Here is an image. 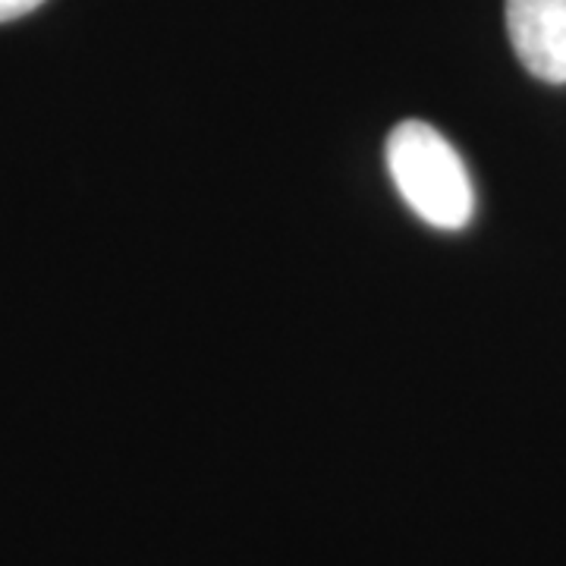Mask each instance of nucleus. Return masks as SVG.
I'll return each instance as SVG.
<instances>
[{
  "label": "nucleus",
  "mask_w": 566,
  "mask_h": 566,
  "mask_svg": "<svg viewBox=\"0 0 566 566\" xmlns=\"http://www.w3.org/2000/svg\"><path fill=\"white\" fill-rule=\"evenodd\" d=\"M387 170L403 202L434 230H463L475 192L457 148L422 120H403L387 136Z\"/></svg>",
  "instance_id": "nucleus-1"
},
{
  "label": "nucleus",
  "mask_w": 566,
  "mask_h": 566,
  "mask_svg": "<svg viewBox=\"0 0 566 566\" xmlns=\"http://www.w3.org/2000/svg\"><path fill=\"white\" fill-rule=\"evenodd\" d=\"M506 32L535 80L566 82V0H506Z\"/></svg>",
  "instance_id": "nucleus-2"
},
{
  "label": "nucleus",
  "mask_w": 566,
  "mask_h": 566,
  "mask_svg": "<svg viewBox=\"0 0 566 566\" xmlns=\"http://www.w3.org/2000/svg\"><path fill=\"white\" fill-rule=\"evenodd\" d=\"M44 0H0V22H13L39 10Z\"/></svg>",
  "instance_id": "nucleus-3"
}]
</instances>
